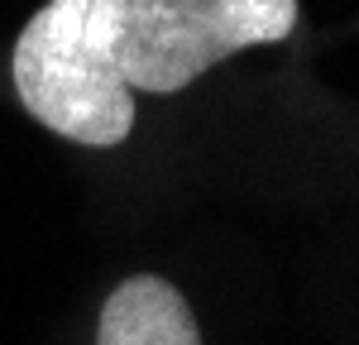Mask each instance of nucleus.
I'll use <instances>...</instances> for the list:
<instances>
[{
  "label": "nucleus",
  "mask_w": 359,
  "mask_h": 345,
  "mask_svg": "<svg viewBox=\"0 0 359 345\" xmlns=\"http://www.w3.org/2000/svg\"><path fill=\"white\" fill-rule=\"evenodd\" d=\"M130 0H48L15 43V91L25 111L77 144H120L135 130V86L120 72Z\"/></svg>",
  "instance_id": "f257e3e1"
},
{
  "label": "nucleus",
  "mask_w": 359,
  "mask_h": 345,
  "mask_svg": "<svg viewBox=\"0 0 359 345\" xmlns=\"http://www.w3.org/2000/svg\"><path fill=\"white\" fill-rule=\"evenodd\" d=\"M297 0H130L120 29V72L135 91H182L221 58L283 43Z\"/></svg>",
  "instance_id": "f03ea898"
},
{
  "label": "nucleus",
  "mask_w": 359,
  "mask_h": 345,
  "mask_svg": "<svg viewBox=\"0 0 359 345\" xmlns=\"http://www.w3.org/2000/svg\"><path fill=\"white\" fill-rule=\"evenodd\" d=\"M96 345H201V336L182 292L154 273H139L106 297Z\"/></svg>",
  "instance_id": "7ed1b4c3"
}]
</instances>
